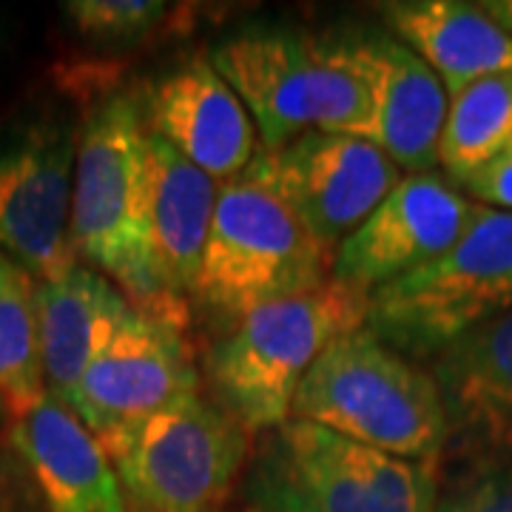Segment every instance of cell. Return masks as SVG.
<instances>
[{
    "mask_svg": "<svg viewBox=\"0 0 512 512\" xmlns=\"http://www.w3.org/2000/svg\"><path fill=\"white\" fill-rule=\"evenodd\" d=\"M237 512H262V510H254V507H245V510H237Z\"/></svg>",
    "mask_w": 512,
    "mask_h": 512,
    "instance_id": "83f0119b",
    "label": "cell"
},
{
    "mask_svg": "<svg viewBox=\"0 0 512 512\" xmlns=\"http://www.w3.org/2000/svg\"><path fill=\"white\" fill-rule=\"evenodd\" d=\"M433 512H512V470L444 467Z\"/></svg>",
    "mask_w": 512,
    "mask_h": 512,
    "instance_id": "603a6c76",
    "label": "cell"
},
{
    "mask_svg": "<svg viewBox=\"0 0 512 512\" xmlns=\"http://www.w3.org/2000/svg\"><path fill=\"white\" fill-rule=\"evenodd\" d=\"M63 12L74 32L100 46H131L148 37L165 18L168 3L154 0H69Z\"/></svg>",
    "mask_w": 512,
    "mask_h": 512,
    "instance_id": "7402d4cb",
    "label": "cell"
},
{
    "mask_svg": "<svg viewBox=\"0 0 512 512\" xmlns=\"http://www.w3.org/2000/svg\"><path fill=\"white\" fill-rule=\"evenodd\" d=\"M379 9L396 40L439 74L450 97L484 77L512 72V37L478 3L396 0Z\"/></svg>",
    "mask_w": 512,
    "mask_h": 512,
    "instance_id": "d6986e66",
    "label": "cell"
},
{
    "mask_svg": "<svg viewBox=\"0 0 512 512\" xmlns=\"http://www.w3.org/2000/svg\"><path fill=\"white\" fill-rule=\"evenodd\" d=\"M512 151V72L484 77L450 97L439 165L453 183Z\"/></svg>",
    "mask_w": 512,
    "mask_h": 512,
    "instance_id": "ffe728a7",
    "label": "cell"
},
{
    "mask_svg": "<svg viewBox=\"0 0 512 512\" xmlns=\"http://www.w3.org/2000/svg\"><path fill=\"white\" fill-rule=\"evenodd\" d=\"M0 512H46L35 478L6 436L0 439Z\"/></svg>",
    "mask_w": 512,
    "mask_h": 512,
    "instance_id": "cb8c5ba5",
    "label": "cell"
},
{
    "mask_svg": "<svg viewBox=\"0 0 512 512\" xmlns=\"http://www.w3.org/2000/svg\"><path fill=\"white\" fill-rule=\"evenodd\" d=\"M0 396L12 419L46 396L37 336V279L6 251H0Z\"/></svg>",
    "mask_w": 512,
    "mask_h": 512,
    "instance_id": "44dd1931",
    "label": "cell"
},
{
    "mask_svg": "<svg viewBox=\"0 0 512 512\" xmlns=\"http://www.w3.org/2000/svg\"><path fill=\"white\" fill-rule=\"evenodd\" d=\"M9 421H12V413H9V407H6L3 396H0V439H3L6 430H9Z\"/></svg>",
    "mask_w": 512,
    "mask_h": 512,
    "instance_id": "4316f807",
    "label": "cell"
},
{
    "mask_svg": "<svg viewBox=\"0 0 512 512\" xmlns=\"http://www.w3.org/2000/svg\"><path fill=\"white\" fill-rule=\"evenodd\" d=\"M211 60L254 117L262 151L308 131L370 134L373 94L359 37L248 29L225 37Z\"/></svg>",
    "mask_w": 512,
    "mask_h": 512,
    "instance_id": "7a4b0ae2",
    "label": "cell"
},
{
    "mask_svg": "<svg viewBox=\"0 0 512 512\" xmlns=\"http://www.w3.org/2000/svg\"><path fill=\"white\" fill-rule=\"evenodd\" d=\"M333 256L285 202L239 174L220 188L194 299L234 328L265 305L319 291Z\"/></svg>",
    "mask_w": 512,
    "mask_h": 512,
    "instance_id": "52a82bcc",
    "label": "cell"
},
{
    "mask_svg": "<svg viewBox=\"0 0 512 512\" xmlns=\"http://www.w3.org/2000/svg\"><path fill=\"white\" fill-rule=\"evenodd\" d=\"M80 123L43 106L0 128V251L37 282L80 262L72 245L74 165Z\"/></svg>",
    "mask_w": 512,
    "mask_h": 512,
    "instance_id": "9c48e42d",
    "label": "cell"
},
{
    "mask_svg": "<svg viewBox=\"0 0 512 512\" xmlns=\"http://www.w3.org/2000/svg\"><path fill=\"white\" fill-rule=\"evenodd\" d=\"M146 128L214 180H237L254 163L256 126L208 55H194L140 89Z\"/></svg>",
    "mask_w": 512,
    "mask_h": 512,
    "instance_id": "5bb4252c",
    "label": "cell"
},
{
    "mask_svg": "<svg viewBox=\"0 0 512 512\" xmlns=\"http://www.w3.org/2000/svg\"><path fill=\"white\" fill-rule=\"evenodd\" d=\"M473 202L447 174L402 177L333 256V279L370 296L444 256L476 217Z\"/></svg>",
    "mask_w": 512,
    "mask_h": 512,
    "instance_id": "7c38bea8",
    "label": "cell"
},
{
    "mask_svg": "<svg viewBox=\"0 0 512 512\" xmlns=\"http://www.w3.org/2000/svg\"><path fill=\"white\" fill-rule=\"evenodd\" d=\"M197 393L200 370L185 330L137 311L86 367L69 410L106 447Z\"/></svg>",
    "mask_w": 512,
    "mask_h": 512,
    "instance_id": "8fae6325",
    "label": "cell"
},
{
    "mask_svg": "<svg viewBox=\"0 0 512 512\" xmlns=\"http://www.w3.org/2000/svg\"><path fill=\"white\" fill-rule=\"evenodd\" d=\"M128 512H222L251 458V436L200 393L106 444Z\"/></svg>",
    "mask_w": 512,
    "mask_h": 512,
    "instance_id": "ba28073f",
    "label": "cell"
},
{
    "mask_svg": "<svg viewBox=\"0 0 512 512\" xmlns=\"http://www.w3.org/2000/svg\"><path fill=\"white\" fill-rule=\"evenodd\" d=\"M6 441L29 467L46 512H128L106 447L49 393L9 421Z\"/></svg>",
    "mask_w": 512,
    "mask_h": 512,
    "instance_id": "9a60e30c",
    "label": "cell"
},
{
    "mask_svg": "<svg viewBox=\"0 0 512 512\" xmlns=\"http://www.w3.org/2000/svg\"><path fill=\"white\" fill-rule=\"evenodd\" d=\"M242 177L285 202L336 251L396 188L402 168L365 137L308 131L288 146L259 151Z\"/></svg>",
    "mask_w": 512,
    "mask_h": 512,
    "instance_id": "30bf717a",
    "label": "cell"
},
{
    "mask_svg": "<svg viewBox=\"0 0 512 512\" xmlns=\"http://www.w3.org/2000/svg\"><path fill=\"white\" fill-rule=\"evenodd\" d=\"M359 46L373 94L367 140L402 171H433L450 111L439 74L396 37L362 35Z\"/></svg>",
    "mask_w": 512,
    "mask_h": 512,
    "instance_id": "2e32d148",
    "label": "cell"
},
{
    "mask_svg": "<svg viewBox=\"0 0 512 512\" xmlns=\"http://www.w3.org/2000/svg\"><path fill=\"white\" fill-rule=\"evenodd\" d=\"M478 6L490 15V20L504 35L512 37V0H481Z\"/></svg>",
    "mask_w": 512,
    "mask_h": 512,
    "instance_id": "484cf974",
    "label": "cell"
},
{
    "mask_svg": "<svg viewBox=\"0 0 512 512\" xmlns=\"http://www.w3.org/2000/svg\"><path fill=\"white\" fill-rule=\"evenodd\" d=\"M137 313L126 293L92 265H74L37 282V336L46 393L72 407L77 384L97 353Z\"/></svg>",
    "mask_w": 512,
    "mask_h": 512,
    "instance_id": "ac0fdd59",
    "label": "cell"
},
{
    "mask_svg": "<svg viewBox=\"0 0 512 512\" xmlns=\"http://www.w3.org/2000/svg\"><path fill=\"white\" fill-rule=\"evenodd\" d=\"M151 174V265L168 308L188 325L202 254L208 245L220 185L180 151L148 131Z\"/></svg>",
    "mask_w": 512,
    "mask_h": 512,
    "instance_id": "e0dca14e",
    "label": "cell"
},
{
    "mask_svg": "<svg viewBox=\"0 0 512 512\" xmlns=\"http://www.w3.org/2000/svg\"><path fill=\"white\" fill-rule=\"evenodd\" d=\"M365 322V293L336 279L248 313L205 353L211 402L251 439L274 430L291 419L296 390L316 359Z\"/></svg>",
    "mask_w": 512,
    "mask_h": 512,
    "instance_id": "277c9868",
    "label": "cell"
},
{
    "mask_svg": "<svg viewBox=\"0 0 512 512\" xmlns=\"http://www.w3.org/2000/svg\"><path fill=\"white\" fill-rule=\"evenodd\" d=\"M89 100L80 117L74 165L72 245L77 259L109 276L137 311L174 328L151 265V174L140 89H117L109 77L80 74Z\"/></svg>",
    "mask_w": 512,
    "mask_h": 512,
    "instance_id": "6da1fadb",
    "label": "cell"
},
{
    "mask_svg": "<svg viewBox=\"0 0 512 512\" xmlns=\"http://www.w3.org/2000/svg\"><path fill=\"white\" fill-rule=\"evenodd\" d=\"M458 188L470 194L473 202L498 208V211H512V151L498 157L490 165L478 168L467 180H461Z\"/></svg>",
    "mask_w": 512,
    "mask_h": 512,
    "instance_id": "d4e9b609",
    "label": "cell"
},
{
    "mask_svg": "<svg viewBox=\"0 0 512 512\" xmlns=\"http://www.w3.org/2000/svg\"><path fill=\"white\" fill-rule=\"evenodd\" d=\"M291 419L328 427L387 456L439 467L447 416L430 367L367 328L336 339L302 379Z\"/></svg>",
    "mask_w": 512,
    "mask_h": 512,
    "instance_id": "3957f363",
    "label": "cell"
},
{
    "mask_svg": "<svg viewBox=\"0 0 512 512\" xmlns=\"http://www.w3.org/2000/svg\"><path fill=\"white\" fill-rule=\"evenodd\" d=\"M510 311L512 211L478 205L447 254L367 296L365 328L421 365Z\"/></svg>",
    "mask_w": 512,
    "mask_h": 512,
    "instance_id": "8992f818",
    "label": "cell"
},
{
    "mask_svg": "<svg viewBox=\"0 0 512 512\" xmlns=\"http://www.w3.org/2000/svg\"><path fill=\"white\" fill-rule=\"evenodd\" d=\"M239 487L262 512H433L439 467L288 419L259 436Z\"/></svg>",
    "mask_w": 512,
    "mask_h": 512,
    "instance_id": "5b68a950",
    "label": "cell"
},
{
    "mask_svg": "<svg viewBox=\"0 0 512 512\" xmlns=\"http://www.w3.org/2000/svg\"><path fill=\"white\" fill-rule=\"evenodd\" d=\"M430 373L447 416L439 470H512V311L444 350Z\"/></svg>",
    "mask_w": 512,
    "mask_h": 512,
    "instance_id": "4fadbf2b",
    "label": "cell"
}]
</instances>
